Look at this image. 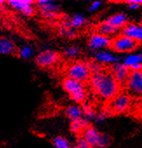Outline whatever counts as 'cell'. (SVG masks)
I'll return each instance as SVG.
<instances>
[{
    "label": "cell",
    "instance_id": "1",
    "mask_svg": "<svg viewBox=\"0 0 142 148\" xmlns=\"http://www.w3.org/2000/svg\"><path fill=\"white\" fill-rule=\"evenodd\" d=\"M89 82L94 92L105 100H111L119 93V84L111 72L103 71L92 74Z\"/></svg>",
    "mask_w": 142,
    "mask_h": 148
},
{
    "label": "cell",
    "instance_id": "2",
    "mask_svg": "<svg viewBox=\"0 0 142 148\" xmlns=\"http://www.w3.org/2000/svg\"><path fill=\"white\" fill-rule=\"evenodd\" d=\"M62 87L76 103H82L86 99V87L82 82L66 77L62 81Z\"/></svg>",
    "mask_w": 142,
    "mask_h": 148
},
{
    "label": "cell",
    "instance_id": "3",
    "mask_svg": "<svg viewBox=\"0 0 142 148\" xmlns=\"http://www.w3.org/2000/svg\"><path fill=\"white\" fill-rule=\"evenodd\" d=\"M66 74L67 77L82 83L90 80L92 76L88 64L81 61H78L70 64L66 69Z\"/></svg>",
    "mask_w": 142,
    "mask_h": 148
},
{
    "label": "cell",
    "instance_id": "4",
    "mask_svg": "<svg viewBox=\"0 0 142 148\" xmlns=\"http://www.w3.org/2000/svg\"><path fill=\"white\" fill-rule=\"evenodd\" d=\"M139 45V43L121 33L112 39L111 48L114 52L129 53L137 49Z\"/></svg>",
    "mask_w": 142,
    "mask_h": 148
},
{
    "label": "cell",
    "instance_id": "5",
    "mask_svg": "<svg viewBox=\"0 0 142 148\" xmlns=\"http://www.w3.org/2000/svg\"><path fill=\"white\" fill-rule=\"evenodd\" d=\"M125 86L131 97L142 98V70L131 71Z\"/></svg>",
    "mask_w": 142,
    "mask_h": 148
},
{
    "label": "cell",
    "instance_id": "6",
    "mask_svg": "<svg viewBox=\"0 0 142 148\" xmlns=\"http://www.w3.org/2000/svg\"><path fill=\"white\" fill-rule=\"evenodd\" d=\"M6 5L12 11L28 18L33 16L36 12V3L31 0H9Z\"/></svg>",
    "mask_w": 142,
    "mask_h": 148
},
{
    "label": "cell",
    "instance_id": "7",
    "mask_svg": "<svg viewBox=\"0 0 142 148\" xmlns=\"http://www.w3.org/2000/svg\"><path fill=\"white\" fill-rule=\"evenodd\" d=\"M132 104V97L126 92H119L109 102L108 108L115 113L126 112Z\"/></svg>",
    "mask_w": 142,
    "mask_h": 148
},
{
    "label": "cell",
    "instance_id": "8",
    "mask_svg": "<svg viewBox=\"0 0 142 148\" xmlns=\"http://www.w3.org/2000/svg\"><path fill=\"white\" fill-rule=\"evenodd\" d=\"M59 58L57 51L52 50H44L38 52L35 57L36 64L41 68H49L53 66Z\"/></svg>",
    "mask_w": 142,
    "mask_h": 148
},
{
    "label": "cell",
    "instance_id": "9",
    "mask_svg": "<svg viewBox=\"0 0 142 148\" xmlns=\"http://www.w3.org/2000/svg\"><path fill=\"white\" fill-rule=\"evenodd\" d=\"M36 7L45 18H55L59 12V5L51 0H38L36 2Z\"/></svg>",
    "mask_w": 142,
    "mask_h": 148
},
{
    "label": "cell",
    "instance_id": "10",
    "mask_svg": "<svg viewBox=\"0 0 142 148\" xmlns=\"http://www.w3.org/2000/svg\"><path fill=\"white\" fill-rule=\"evenodd\" d=\"M111 44H112V38L110 37H106L98 32L93 33L88 39L89 48L92 51H98L99 50L111 47Z\"/></svg>",
    "mask_w": 142,
    "mask_h": 148
},
{
    "label": "cell",
    "instance_id": "11",
    "mask_svg": "<svg viewBox=\"0 0 142 148\" xmlns=\"http://www.w3.org/2000/svg\"><path fill=\"white\" fill-rule=\"evenodd\" d=\"M130 69L126 66L123 63L118 62L113 64L111 67V73L114 77V79L118 81V83L125 85L129 75H130Z\"/></svg>",
    "mask_w": 142,
    "mask_h": 148
},
{
    "label": "cell",
    "instance_id": "12",
    "mask_svg": "<svg viewBox=\"0 0 142 148\" xmlns=\"http://www.w3.org/2000/svg\"><path fill=\"white\" fill-rule=\"evenodd\" d=\"M122 34L135 40L138 43L142 42V23H128L123 29Z\"/></svg>",
    "mask_w": 142,
    "mask_h": 148
},
{
    "label": "cell",
    "instance_id": "13",
    "mask_svg": "<svg viewBox=\"0 0 142 148\" xmlns=\"http://www.w3.org/2000/svg\"><path fill=\"white\" fill-rule=\"evenodd\" d=\"M82 134V138L93 147H98L99 146V139H100V136L101 133L93 126L88 125L81 133Z\"/></svg>",
    "mask_w": 142,
    "mask_h": 148
},
{
    "label": "cell",
    "instance_id": "14",
    "mask_svg": "<svg viewBox=\"0 0 142 148\" xmlns=\"http://www.w3.org/2000/svg\"><path fill=\"white\" fill-rule=\"evenodd\" d=\"M18 48L15 43L8 37L0 36V55L10 56L17 54Z\"/></svg>",
    "mask_w": 142,
    "mask_h": 148
},
{
    "label": "cell",
    "instance_id": "15",
    "mask_svg": "<svg viewBox=\"0 0 142 148\" xmlns=\"http://www.w3.org/2000/svg\"><path fill=\"white\" fill-rule=\"evenodd\" d=\"M94 59L101 64H116L119 61V58L114 53L107 51H98L94 54Z\"/></svg>",
    "mask_w": 142,
    "mask_h": 148
},
{
    "label": "cell",
    "instance_id": "16",
    "mask_svg": "<svg viewBox=\"0 0 142 148\" xmlns=\"http://www.w3.org/2000/svg\"><path fill=\"white\" fill-rule=\"evenodd\" d=\"M106 21L118 30H119L121 28L123 29L128 24L127 23V16H126V14H125L123 12L115 13V14L110 16L109 18H107L106 19Z\"/></svg>",
    "mask_w": 142,
    "mask_h": 148
},
{
    "label": "cell",
    "instance_id": "17",
    "mask_svg": "<svg viewBox=\"0 0 142 148\" xmlns=\"http://www.w3.org/2000/svg\"><path fill=\"white\" fill-rule=\"evenodd\" d=\"M65 115L68 119H71V121L78 120L84 118V110L80 106H69L65 109Z\"/></svg>",
    "mask_w": 142,
    "mask_h": 148
},
{
    "label": "cell",
    "instance_id": "18",
    "mask_svg": "<svg viewBox=\"0 0 142 148\" xmlns=\"http://www.w3.org/2000/svg\"><path fill=\"white\" fill-rule=\"evenodd\" d=\"M86 23V18L81 14H75L69 20L63 22V27L66 28H79L83 26Z\"/></svg>",
    "mask_w": 142,
    "mask_h": 148
},
{
    "label": "cell",
    "instance_id": "19",
    "mask_svg": "<svg viewBox=\"0 0 142 148\" xmlns=\"http://www.w3.org/2000/svg\"><path fill=\"white\" fill-rule=\"evenodd\" d=\"M97 32L100 33L102 35H105L106 37H110V36H114L115 34L118 33L119 30L116 29L115 27H113V25H111L109 23H107L106 21H103L101 23H99L97 25Z\"/></svg>",
    "mask_w": 142,
    "mask_h": 148
},
{
    "label": "cell",
    "instance_id": "20",
    "mask_svg": "<svg viewBox=\"0 0 142 148\" xmlns=\"http://www.w3.org/2000/svg\"><path fill=\"white\" fill-rule=\"evenodd\" d=\"M126 66H127L129 69L133 67L134 65L137 64H142V54L139 53H130L126 55L122 62Z\"/></svg>",
    "mask_w": 142,
    "mask_h": 148
},
{
    "label": "cell",
    "instance_id": "21",
    "mask_svg": "<svg viewBox=\"0 0 142 148\" xmlns=\"http://www.w3.org/2000/svg\"><path fill=\"white\" fill-rule=\"evenodd\" d=\"M34 54V49L30 45H23L18 48L17 55L22 59H29Z\"/></svg>",
    "mask_w": 142,
    "mask_h": 148
},
{
    "label": "cell",
    "instance_id": "22",
    "mask_svg": "<svg viewBox=\"0 0 142 148\" xmlns=\"http://www.w3.org/2000/svg\"><path fill=\"white\" fill-rule=\"evenodd\" d=\"M88 126L87 124V120L83 118L78 120H73L71 122V130L72 132H75V133H79V132H83V131Z\"/></svg>",
    "mask_w": 142,
    "mask_h": 148
},
{
    "label": "cell",
    "instance_id": "23",
    "mask_svg": "<svg viewBox=\"0 0 142 148\" xmlns=\"http://www.w3.org/2000/svg\"><path fill=\"white\" fill-rule=\"evenodd\" d=\"M52 144L55 148H71L69 141L62 136H57L53 138Z\"/></svg>",
    "mask_w": 142,
    "mask_h": 148
},
{
    "label": "cell",
    "instance_id": "24",
    "mask_svg": "<svg viewBox=\"0 0 142 148\" xmlns=\"http://www.w3.org/2000/svg\"><path fill=\"white\" fill-rule=\"evenodd\" d=\"M82 108L84 110V117H85V119L86 120H88V119H95L97 114L94 112V110L89 105H84Z\"/></svg>",
    "mask_w": 142,
    "mask_h": 148
},
{
    "label": "cell",
    "instance_id": "25",
    "mask_svg": "<svg viewBox=\"0 0 142 148\" xmlns=\"http://www.w3.org/2000/svg\"><path fill=\"white\" fill-rule=\"evenodd\" d=\"M80 52V50L79 47L73 45V46H69L67 48H65L64 50V54L68 57V58H74L77 57L79 55V53Z\"/></svg>",
    "mask_w": 142,
    "mask_h": 148
},
{
    "label": "cell",
    "instance_id": "26",
    "mask_svg": "<svg viewBox=\"0 0 142 148\" xmlns=\"http://www.w3.org/2000/svg\"><path fill=\"white\" fill-rule=\"evenodd\" d=\"M87 64H88L89 70H90V71H91L92 74L99 73V72L103 71V65H102L100 63L97 62L96 60L92 61V62H90V63Z\"/></svg>",
    "mask_w": 142,
    "mask_h": 148
},
{
    "label": "cell",
    "instance_id": "27",
    "mask_svg": "<svg viewBox=\"0 0 142 148\" xmlns=\"http://www.w3.org/2000/svg\"><path fill=\"white\" fill-rule=\"evenodd\" d=\"M60 34L64 37L69 38H75L77 35V31L75 28H66L63 27L60 29Z\"/></svg>",
    "mask_w": 142,
    "mask_h": 148
},
{
    "label": "cell",
    "instance_id": "28",
    "mask_svg": "<svg viewBox=\"0 0 142 148\" xmlns=\"http://www.w3.org/2000/svg\"><path fill=\"white\" fill-rule=\"evenodd\" d=\"M112 143V138L106 133H101L99 143V148H106L109 146Z\"/></svg>",
    "mask_w": 142,
    "mask_h": 148
},
{
    "label": "cell",
    "instance_id": "29",
    "mask_svg": "<svg viewBox=\"0 0 142 148\" xmlns=\"http://www.w3.org/2000/svg\"><path fill=\"white\" fill-rule=\"evenodd\" d=\"M112 113H113V112H112L109 108L105 109V110H103L99 114H97V116H96V118H95L94 120H95L98 124L103 123V122L105 121V119H106V118H108Z\"/></svg>",
    "mask_w": 142,
    "mask_h": 148
},
{
    "label": "cell",
    "instance_id": "30",
    "mask_svg": "<svg viewBox=\"0 0 142 148\" xmlns=\"http://www.w3.org/2000/svg\"><path fill=\"white\" fill-rule=\"evenodd\" d=\"M79 148H93L82 137H80L78 141H77V145H76Z\"/></svg>",
    "mask_w": 142,
    "mask_h": 148
},
{
    "label": "cell",
    "instance_id": "31",
    "mask_svg": "<svg viewBox=\"0 0 142 148\" xmlns=\"http://www.w3.org/2000/svg\"><path fill=\"white\" fill-rule=\"evenodd\" d=\"M100 5H101V2H100V1L93 2V3L91 4V5L89 6L88 11H89V12H95V11H97V10L100 7Z\"/></svg>",
    "mask_w": 142,
    "mask_h": 148
},
{
    "label": "cell",
    "instance_id": "32",
    "mask_svg": "<svg viewBox=\"0 0 142 148\" xmlns=\"http://www.w3.org/2000/svg\"><path fill=\"white\" fill-rule=\"evenodd\" d=\"M141 5L139 4H137V3H128V5H127V8L129 10H136L138 9L139 7H140Z\"/></svg>",
    "mask_w": 142,
    "mask_h": 148
},
{
    "label": "cell",
    "instance_id": "33",
    "mask_svg": "<svg viewBox=\"0 0 142 148\" xmlns=\"http://www.w3.org/2000/svg\"><path fill=\"white\" fill-rule=\"evenodd\" d=\"M3 5H4V1L0 0V16H1V12H2V10H3Z\"/></svg>",
    "mask_w": 142,
    "mask_h": 148
},
{
    "label": "cell",
    "instance_id": "34",
    "mask_svg": "<svg viewBox=\"0 0 142 148\" xmlns=\"http://www.w3.org/2000/svg\"><path fill=\"white\" fill-rule=\"evenodd\" d=\"M71 148H79L77 145H73V146H71Z\"/></svg>",
    "mask_w": 142,
    "mask_h": 148
},
{
    "label": "cell",
    "instance_id": "35",
    "mask_svg": "<svg viewBox=\"0 0 142 148\" xmlns=\"http://www.w3.org/2000/svg\"><path fill=\"white\" fill-rule=\"evenodd\" d=\"M141 65H142V64H141Z\"/></svg>",
    "mask_w": 142,
    "mask_h": 148
}]
</instances>
